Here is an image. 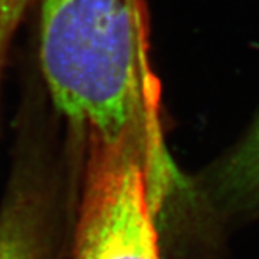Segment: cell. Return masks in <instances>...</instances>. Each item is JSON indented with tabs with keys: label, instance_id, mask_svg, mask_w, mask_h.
<instances>
[{
	"label": "cell",
	"instance_id": "5",
	"mask_svg": "<svg viewBox=\"0 0 259 259\" xmlns=\"http://www.w3.org/2000/svg\"><path fill=\"white\" fill-rule=\"evenodd\" d=\"M28 5L29 0H0V62Z\"/></svg>",
	"mask_w": 259,
	"mask_h": 259
},
{
	"label": "cell",
	"instance_id": "3",
	"mask_svg": "<svg viewBox=\"0 0 259 259\" xmlns=\"http://www.w3.org/2000/svg\"><path fill=\"white\" fill-rule=\"evenodd\" d=\"M0 259H47L44 216L26 190L13 192L0 212Z\"/></svg>",
	"mask_w": 259,
	"mask_h": 259
},
{
	"label": "cell",
	"instance_id": "1",
	"mask_svg": "<svg viewBox=\"0 0 259 259\" xmlns=\"http://www.w3.org/2000/svg\"><path fill=\"white\" fill-rule=\"evenodd\" d=\"M140 0H42L40 65L56 110L90 139L117 141L158 108Z\"/></svg>",
	"mask_w": 259,
	"mask_h": 259
},
{
	"label": "cell",
	"instance_id": "2",
	"mask_svg": "<svg viewBox=\"0 0 259 259\" xmlns=\"http://www.w3.org/2000/svg\"><path fill=\"white\" fill-rule=\"evenodd\" d=\"M157 153V124L90 139L74 259H161L150 187Z\"/></svg>",
	"mask_w": 259,
	"mask_h": 259
},
{
	"label": "cell",
	"instance_id": "4",
	"mask_svg": "<svg viewBox=\"0 0 259 259\" xmlns=\"http://www.w3.org/2000/svg\"><path fill=\"white\" fill-rule=\"evenodd\" d=\"M226 182L232 190L259 193V121L229 163Z\"/></svg>",
	"mask_w": 259,
	"mask_h": 259
}]
</instances>
